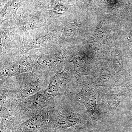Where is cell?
I'll return each mask as SVG.
<instances>
[{"instance_id":"obj_3","label":"cell","mask_w":132,"mask_h":132,"mask_svg":"<svg viewBox=\"0 0 132 132\" xmlns=\"http://www.w3.org/2000/svg\"><path fill=\"white\" fill-rule=\"evenodd\" d=\"M80 98H81V102L84 103L88 112L92 113L98 112V111L96 108L95 99L90 96L89 98L86 97L85 96L81 97Z\"/></svg>"},{"instance_id":"obj_5","label":"cell","mask_w":132,"mask_h":132,"mask_svg":"<svg viewBox=\"0 0 132 132\" xmlns=\"http://www.w3.org/2000/svg\"><path fill=\"white\" fill-rule=\"evenodd\" d=\"M38 87L35 85L31 86L28 88H26L21 93V96L22 97H26L31 96L32 94H34L37 91Z\"/></svg>"},{"instance_id":"obj_1","label":"cell","mask_w":132,"mask_h":132,"mask_svg":"<svg viewBox=\"0 0 132 132\" xmlns=\"http://www.w3.org/2000/svg\"><path fill=\"white\" fill-rule=\"evenodd\" d=\"M42 114L39 113L31 118L21 126L22 130L25 131H31L40 126L42 121Z\"/></svg>"},{"instance_id":"obj_2","label":"cell","mask_w":132,"mask_h":132,"mask_svg":"<svg viewBox=\"0 0 132 132\" xmlns=\"http://www.w3.org/2000/svg\"><path fill=\"white\" fill-rule=\"evenodd\" d=\"M61 84V78L60 74H57L52 78L48 87L45 90V92L49 93L57 92L60 88Z\"/></svg>"},{"instance_id":"obj_4","label":"cell","mask_w":132,"mask_h":132,"mask_svg":"<svg viewBox=\"0 0 132 132\" xmlns=\"http://www.w3.org/2000/svg\"><path fill=\"white\" fill-rule=\"evenodd\" d=\"M20 69L19 66L13 65L4 69L2 73L4 76H10L20 73Z\"/></svg>"},{"instance_id":"obj_6","label":"cell","mask_w":132,"mask_h":132,"mask_svg":"<svg viewBox=\"0 0 132 132\" xmlns=\"http://www.w3.org/2000/svg\"><path fill=\"white\" fill-rule=\"evenodd\" d=\"M72 120H73V119L63 118L59 120L58 122V124L59 126L61 127H67V126H69L68 124V123H69V124L72 123V124L75 120L72 121Z\"/></svg>"}]
</instances>
